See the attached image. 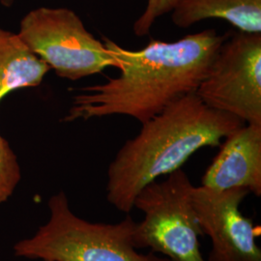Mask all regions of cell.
<instances>
[{
    "label": "cell",
    "mask_w": 261,
    "mask_h": 261,
    "mask_svg": "<svg viewBox=\"0 0 261 261\" xmlns=\"http://www.w3.org/2000/svg\"><path fill=\"white\" fill-rule=\"evenodd\" d=\"M230 32L215 29L190 34L175 42L151 40L132 50L103 38L110 54L122 68L117 77L77 88L64 122L127 115L141 124L170 103L196 93L222 44Z\"/></svg>",
    "instance_id": "6da1fadb"
},
{
    "label": "cell",
    "mask_w": 261,
    "mask_h": 261,
    "mask_svg": "<svg viewBox=\"0 0 261 261\" xmlns=\"http://www.w3.org/2000/svg\"><path fill=\"white\" fill-rule=\"evenodd\" d=\"M141 125L139 135L124 143L108 169L107 200L126 215L144 187L180 169L198 150L220 146L245 123L207 107L192 93Z\"/></svg>",
    "instance_id": "7a4b0ae2"
},
{
    "label": "cell",
    "mask_w": 261,
    "mask_h": 261,
    "mask_svg": "<svg viewBox=\"0 0 261 261\" xmlns=\"http://www.w3.org/2000/svg\"><path fill=\"white\" fill-rule=\"evenodd\" d=\"M49 218L36 233L16 243L18 257L43 261H170L134 247L136 222L130 215L116 224L92 223L72 211L63 191L48 199Z\"/></svg>",
    "instance_id": "3957f363"
},
{
    "label": "cell",
    "mask_w": 261,
    "mask_h": 261,
    "mask_svg": "<svg viewBox=\"0 0 261 261\" xmlns=\"http://www.w3.org/2000/svg\"><path fill=\"white\" fill-rule=\"evenodd\" d=\"M193 188L180 168L140 191L134 202V208L144 214L133 233L137 250L150 249L170 261H206L199 244V236L204 234L191 200Z\"/></svg>",
    "instance_id": "277c9868"
},
{
    "label": "cell",
    "mask_w": 261,
    "mask_h": 261,
    "mask_svg": "<svg viewBox=\"0 0 261 261\" xmlns=\"http://www.w3.org/2000/svg\"><path fill=\"white\" fill-rule=\"evenodd\" d=\"M18 35L60 77L77 81L101 74L110 67L121 70L120 62L86 29L73 10H31L21 19Z\"/></svg>",
    "instance_id": "5b68a950"
},
{
    "label": "cell",
    "mask_w": 261,
    "mask_h": 261,
    "mask_svg": "<svg viewBox=\"0 0 261 261\" xmlns=\"http://www.w3.org/2000/svg\"><path fill=\"white\" fill-rule=\"evenodd\" d=\"M196 93L207 107L261 126V34L230 32Z\"/></svg>",
    "instance_id": "8992f818"
},
{
    "label": "cell",
    "mask_w": 261,
    "mask_h": 261,
    "mask_svg": "<svg viewBox=\"0 0 261 261\" xmlns=\"http://www.w3.org/2000/svg\"><path fill=\"white\" fill-rule=\"evenodd\" d=\"M250 194L243 188L224 191L193 188V208L202 232L212 244L207 261H261L252 219L240 210Z\"/></svg>",
    "instance_id": "52a82bcc"
},
{
    "label": "cell",
    "mask_w": 261,
    "mask_h": 261,
    "mask_svg": "<svg viewBox=\"0 0 261 261\" xmlns=\"http://www.w3.org/2000/svg\"><path fill=\"white\" fill-rule=\"evenodd\" d=\"M201 178V186L224 191L243 188L261 196V126L244 125L230 133Z\"/></svg>",
    "instance_id": "ba28073f"
},
{
    "label": "cell",
    "mask_w": 261,
    "mask_h": 261,
    "mask_svg": "<svg viewBox=\"0 0 261 261\" xmlns=\"http://www.w3.org/2000/svg\"><path fill=\"white\" fill-rule=\"evenodd\" d=\"M207 19H224L238 31L261 34V0H179L171 11L172 22L180 28Z\"/></svg>",
    "instance_id": "9c48e42d"
},
{
    "label": "cell",
    "mask_w": 261,
    "mask_h": 261,
    "mask_svg": "<svg viewBox=\"0 0 261 261\" xmlns=\"http://www.w3.org/2000/svg\"><path fill=\"white\" fill-rule=\"evenodd\" d=\"M49 70L18 34L0 28V102L15 90L40 85Z\"/></svg>",
    "instance_id": "30bf717a"
},
{
    "label": "cell",
    "mask_w": 261,
    "mask_h": 261,
    "mask_svg": "<svg viewBox=\"0 0 261 261\" xmlns=\"http://www.w3.org/2000/svg\"><path fill=\"white\" fill-rule=\"evenodd\" d=\"M21 179L18 157L9 142L0 135V205L16 191Z\"/></svg>",
    "instance_id": "8fae6325"
},
{
    "label": "cell",
    "mask_w": 261,
    "mask_h": 261,
    "mask_svg": "<svg viewBox=\"0 0 261 261\" xmlns=\"http://www.w3.org/2000/svg\"><path fill=\"white\" fill-rule=\"evenodd\" d=\"M179 0H147V5L143 14L134 23L133 30L136 36L144 37L150 33V30L157 19L171 12L176 6Z\"/></svg>",
    "instance_id": "7c38bea8"
},
{
    "label": "cell",
    "mask_w": 261,
    "mask_h": 261,
    "mask_svg": "<svg viewBox=\"0 0 261 261\" xmlns=\"http://www.w3.org/2000/svg\"><path fill=\"white\" fill-rule=\"evenodd\" d=\"M17 1H19V0H0L1 4H2L3 6H5V7H11V6H13Z\"/></svg>",
    "instance_id": "4fadbf2b"
}]
</instances>
